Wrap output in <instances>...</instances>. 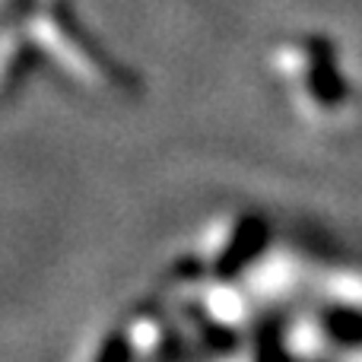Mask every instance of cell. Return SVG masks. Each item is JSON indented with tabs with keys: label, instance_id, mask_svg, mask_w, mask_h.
<instances>
[{
	"label": "cell",
	"instance_id": "cell-2",
	"mask_svg": "<svg viewBox=\"0 0 362 362\" xmlns=\"http://www.w3.org/2000/svg\"><path fill=\"white\" fill-rule=\"evenodd\" d=\"M32 38H35L38 51H45L83 89L112 95L134 83L124 64L115 61L64 4L38 6L32 16Z\"/></svg>",
	"mask_w": 362,
	"mask_h": 362
},
{
	"label": "cell",
	"instance_id": "cell-1",
	"mask_svg": "<svg viewBox=\"0 0 362 362\" xmlns=\"http://www.w3.org/2000/svg\"><path fill=\"white\" fill-rule=\"evenodd\" d=\"M270 67L286 86L293 108L315 124H337L356 105L337 45L325 32H296L283 38L270 54Z\"/></svg>",
	"mask_w": 362,
	"mask_h": 362
},
{
	"label": "cell",
	"instance_id": "cell-4",
	"mask_svg": "<svg viewBox=\"0 0 362 362\" xmlns=\"http://www.w3.org/2000/svg\"><path fill=\"white\" fill-rule=\"evenodd\" d=\"M38 6H54V4H64V0H35Z\"/></svg>",
	"mask_w": 362,
	"mask_h": 362
},
{
	"label": "cell",
	"instance_id": "cell-3",
	"mask_svg": "<svg viewBox=\"0 0 362 362\" xmlns=\"http://www.w3.org/2000/svg\"><path fill=\"white\" fill-rule=\"evenodd\" d=\"M38 45L32 35H25L23 29H4L0 32V93L13 89L25 76V70L32 67Z\"/></svg>",
	"mask_w": 362,
	"mask_h": 362
}]
</instances>
